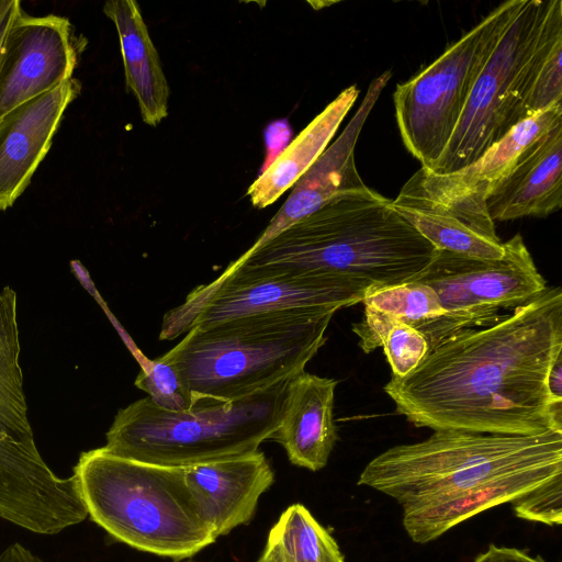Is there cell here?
<instances>
[{
  "label": "cell",
  "mask_w": 562,
  "mask_h": 562,
  "mask_svg": "<svg viewBox=\"0 0 562 562\" xmlns=\"http://www.w3.org/2000/svg\"><path fill=\"white\" fill-rule=\"evenodd\" d=\"M562 353V292L547 286L497 322L461 330L384 392L416 427L493 435L562 432L547 376Z\"/></svg>",
  "instance_id": "6da1fadb"
},
{
  "label": "cell",
  "mask_w": 562,
  "mask_h": 562,
  "mask_svg": "<svg viewBox=\"0 0 562 562\" xmlns=\"http://www.w3.org/2000/svg\"><path fill=\"white\" fill-rule=\"evenodd\" d=\"M391 201L372 189L337 196L231 263L339 276L373 288L411 281L437 249Z\"/></svg>",
  "instance_id": "7a4b0ae2"
},
{
  "label": "cell",
  "mask_w": 562,
  "mask_h": 562,
  "mask_svg": "<svg viewBox=\"0 0 562 562\" xmlns=\"http://www.w3.org/2000/svg\"><path fill=\"white\" fill-rule=\"evenodd\" d=\"M335 308H300L194 325L160 358L192 405L235 402L305 371L326 342Z\"/></svg>",
  "instance_id": "3957f363"
},
{
  "label": "cell",
  "mask_w": 562,
  "mask_h": 562,
  "mask_svg": "<svg viewBox=\"0 0 562 562\" xmlns=\"http://www.w3.org/2000/svg\"><path fill=\"white\" fill-rule=\"evenodd\" d=\"M74 474L90 519L134 549L179 561L217 539L181 467L123 458L101 447L82 452Z\"/></svg>",
  "instance_id": "277c9868"
},
{
  "label": "cell",
  "mask_w": 562,
  "mask_h": 562,
  "mask_svg": "<svg viewBox=\"0 0 562 562\" xmlns=\"http://www.w3.org/2000/svg\"><path fill=\"white\" fill-rule=\"evenodd\" d=\"M290 380L240 401L199 403L179 412L146 396L119 409L103 449L181 468L254 452L277 430Z\"/></svg>",
  "instance_id": "5b68a950"
},
{
  "label": "cell",
  "mask_w": 562,
  "mask_h": 562,
  "mask_svg": "<svg viewBox=\"0 0 562 562\" xmlns=\"http://www.w3.org/2000/svg\"><path fill=\"white\" fill-rule=\"evenodd\" d=\"M562 461V432L533 436L435 430L425 440L389 448L357 484L401 505L521 468Z\"/></svg>",
  "instance_id": "8992f818"
},
{
  "label": "cell",
  "mask_w": 562,
  "mask_h": 562,
  "mask_svg": "<svg viewBox=\"0 0 562 562\" xmlns=\"http://www.w3.org/2000/svg\"><path fill=\"white\" fill-rule=\"evenodd\" d=\"M562 37L561 0H522L479 74L435 173L476 161L526 119L524 103L537 67Z\"/></svg>",
  "instance_id": "52a82bcc"
},
{
  "label": "cell",
  "mask_w": 562,
  "mask_h": 562,
  "mask_svg": "<svg viewBox=\"0 0 562 562\" xmlns=\"http://www.w3.org/2000/svg\"><path fill=\"white\" fill-rule=\"evenodd\" d=\"M522 0L501 3L437 59L393 94L395 116L407 150L431 169L445 151L472 87Z\"/></svg>",
  "instance_id": "ba28073f"
},
{
  "label": "cell",
  "mask_w": 562,
  "mask_h": 562,
  "mask_svg": "<svg viewBox=\"0 0 562 562\" xmlns=\"http://www.w3.org/2000/svg\"><path fill=\"white\" fill-rule=\"evenodd\" d=\"M372 285L345 277L277 266L232 265L194 288L162 317L159 340H173L194 325L300 308L340 310L362 302Z\"/></svg>",
  "instance_id": "9c48e42d"
},
{
  "label": "cell",
  "mask_w": 562,
  "mask_h": 562,
  "mask_svg": "<svg viewBox=\"0 0 562 562\" xmlns=\"http://www.w3.org/2000/svg\"><path fill=\"white\" fill-rule=\"evenodd\" d=\"M503 244L504 255L498 259L437 249L411 280L430 286L445 311L418 329L429 351L461 330L497 322L504 315L499 311L519 307L547 289L521 235Z\"/></svg>",
  "instance_id": "30bf717a"
},
{
  "label": "cell",
  "mask_w": 562,
  "mask_h": 562,
  "mask_svg": "<svg viewBox=\"0 0 562 562\" xmlns=\"http://www.w3.org/2000/svg\"><path fill=\"white\" fill-rule=\"evenodd\" d=\"M20 352L16 294L4 286L0 291V518L7 521L24 514L54 475L29 420Z\"/></svg>",
  "instance_id": "8fae6325"
},
{
  "label": "cell",
  "mask_w": 562,
  "mask_h": 562,
  "mask_svg": "<svg viewBox=\"0 0 562 562\" xmlns=\"http://www.w3.org/2000/svg\"><path fill=\"white\" fill-rule=\"evenodd\" d=\"M391 205L438 250L481 259L504 255L484 193L453 188L420 167Z\"/></svg>",
  "instance_id": "7c38bea8"
},
{
  "label": "cell",
  "mask_w": 562,
  "mask_h": 562,
  "mask_svg": "<svg viewBox=\"0 0 562 562\" xmlns=\"http://www.w3.org/2000/svg\"><path fill=\"white\" fill-rule=\"evenodd\" d=\"M79 45L68 19L22 12L8 34L0 63V120L72 78Z\"/></svg>",
  "instance_id": "4fadbf2b"
},
{
  "label": "cell",
  "mask_w": 562,
  "mask_h": 562,
  "mask_svg": "<svg viewBox=\"0 0 562 562\" xmlns=\"http://www.w3.org/2000/svg\"><path fill=\"white\" fill-rule=\"evenodd\" d=\"M391 77L392 71L386 70L371 81L359 109L342 133L294 183L284 204L254 245L243 254L244 256L252 254L330 200L371 189L363 182L356 168L355 147L367 117Z\"/></svg>",
  "instance_id": "5bb4252c"
},
{
  "label": "cell",
  "mask_w": 562,
  "mask_h": 562,
  "mask_svg": "<svg viewBox=\"0 0 562 562\" xmlns=\"http://www.w3.org/2000/svg\"><path fill=\"white\" fill-rule=\"evenodd\" d=\"M561 474L562 461L549 462L443 490L402 505L403 527L414 542L425 544L460 522L501 504L513 503Z\"/></svg>",
  "instance_id": "9a60e30c"
},
{
  "label": "cell",
  "mask_w": 562,
  "mask_h": 562,
  "mask_svg": "<svg viewBox=\"0 0 562 562\" xmlns=\"http://www.w3.org/2000/svg\"><path fill=\"white\" fill-rule=\"evenodd\" d=\"M80 89V83L70 78L0 120V211L10 207L30 184Z\"/></svg>",
  "instance_id": "2e32d148"
},
{
  "label": "cell",
  "mask_w": 562,
  "mask_h": 562,
  "mask_svg": "<svg viewBox=\"0 0 562 562\" xmlns=\"http://www.w3.org/2000/svg\"><path fill=\"white\" fill-rule=\"evenodd\" d=\"M188 490L216 537L251 520L261 495L274 482L261 450L183 467Z\"/></svg>",
  "instance_id": "e0dca14e"
},
{
  "label": "cell",
  "mask_w": 562,
  "mask_h": 562,
  "mask_svg": "<svg viewBox=\"0 0 562 562\" xmlns=\"http://www.w3.org/2000/svg\"><path fill=\"white\" fill-rule=\"evenodd\" d=\"M562 205V123L526 148L488 190L491 218L546 217Z\"/></svg>",
  "instance_id": "ac0fdd59"
},
{
  "label": "cell",
  "mask_w": 562,
  "mask_h": 562,
  "mask_svg": "<svg viewBox=\"0 0 562 562\" xmlns=\"http://www.w3.org/2000/svg\"><path fill=\"white\" fill-rule=\"evenodd\" d=\"M337 380L301 372L286 385L282 417L270 439L290 462L310 471L323 469L337 441L334 398Z\"/></svg>",
  "instance_id": "d6986e66"
},
{
  "label": "cell",
  "mask_w": 562,
  "mask_h": 562,
  "mask_svg": "<svg viewBox=\"0 0 562 562\" xmlns=\"http://www.w3.org/2000/svg\"><path fill=\"white\" fill-rule=\"evenodd\" d=\"M103 12L119 34L126 87L137 99L143 121L157 126L168 114L170 91L138 3L111 0Z\"/></svg>",
  "instance_id": "ffe728a7"
},
{
  "label": "cell",
  "mask_w": 562,
  "mask_h": 562,
  "mask_svg": "<svg viewBox=\"0 0 562 562\" xmlns=\"http://www.w3.org/2000/svg\"><path fill=\"white\" fill-rule=\"evenodd\" d=\"M358 95L356 85L341 91L260 173L247 190L255 207L271 205L308 170L327 148Z\"/></svg>",
  "instance_id": "44dd1931"
},
{
  "label": "cell",
  "mask_w": 562,
  "mask_h": 562,
  "mask_svg": "<svg viewBox=\"0 0 562 562\" xmlns=\"http://www.w3.org/2000/svg\"><path fill=\"white\" fill-rule=\"evenodd\" d=\"M562 123V103L540 111L515 125L476 161L451 173H439L450 186L487 195L520 154L538 138Z\"/></svg>",
  "instance_id": "7402d4cb"
},
{
  "label": "cell",
  "mask_w": 562,
  "mask_h": 562,
  "mask_svg": "<svg viewBox=\"0 0 562 562\" xmlns=\"http://www.w3.org/2000/svg\"><path fill=\"white\" fill-rule=\"evenodd\" d=\"M262 552L271 562H345L335 538L302 504L283 510Z\"/></svg>",
  "instance_id": "603a6c76"
},
{
  "label": "cell",
  "mask_w": 562,
  "mask_h": 562,
  "mask_svg": "<svg viewBox=\"0 0 562 562\" xmlns=\"http://www.w3.org/2000/svg\"><path fill=\"white\" fill-rule=\"evenodd\" d=\"M352 331L359 337L363 352L383 347L392 375L396 378L411 373L429 351L418 330L369 306H364L363 319L352 324Z\"/></svg>",
  "instance_id": "cb8c5ba5"
},
{
  "label": "cell",
  "mask_w": 562,
  "mask_h": 562,
  "mask_svg": "<svg viewBox=\"0 0 562 562\" xmlns=\"http://www.w3.org/2000/svg\"><path fill=\"white\" fill-rule=\"evenodd\" d=\"M361 303L415 329L445 314L435 291L417 281L371 288Z\"/></svg>",
  "instance_id": "d4e9b609"
},
{
  "label": "cell",
  "mask_w": 562,
  "mask_h": 562,
  "mask_svg": "<svg viewBox=\"0 0 562 562\" xmlns=\"http://www.w3.org/2000/svg\"><path fill=\"white\" fill-rule=\"evenodd\" d=\"M135 386L147 393V397L160 408L179 412L192 406L191 395L178 373L160 357L146 360L135 379Z\"/></svg>",
  "instance_id": "484cf974"
},
{
  "label": "cell",
  "mask_w": 562,
  "mask_h": 562,
  "mask_svg": "<svg viewBox=\"0 0 562 562\" xmlns=\"http://www.w3.org/2000/svg\"><path fill=\"white\" fill-rule=\"evenodd\" d=\"M562 103V37H559L539 63L527 92L526 119Z\"/></svg>",
  "instance_id": "4316f807"
},
{
  "label": "cell",
  "mask_w": 562,
  "mask_h": 562,
  "mask_svg": "<svg viewBox=\"0 0 562 562\" xmlns=\"http://www.w3.org/2000/svg\"><path fill=\"white\" fill-rule=\"evenodd\" d=\"M515 515L525 520L547 526H560L562 521V474L558 475L531 492L515 499Z\"/></svg>",
  "instance_id": "83f0119b"
},
{
  "label": "cell",
  "mask_w": 562,
  "mask_h": 562,
  "mask_svg": "<svg viewBox=\"0 0 562 562\" xmlns=\"http://www.w3.org/2000/svg\"><path fill=\"white\" fill-rule=\"evenodd\" d=\"M473 562H544L540 558L529 555L516 548L490 544L487 550L480 553Z\"/></svg>",
  "instance_id": "f1b7e54d"
},
{
  "label": "cell",
  "mask_w": 562,
  "mask_h": 562,
  "mask_svg": "<svg viewBox=\"0 0 562 562\" xmlns=\"http://www.w3.org/2000/svg\"><path fill=\"white\" fill-rule=\"evenodd\" d=\"M22 12L19 0H0V63L8 34Z\"/></svg>",
  "instance_id": "f546056e"
},
{
  "label": "cell",
  "mask_w": 562,
  "mask_h": 562,
  "mask_svg": "<svg viewBox=\"0 0 562 562\" xmlns=\"http://www.w3.org/2000/svg\"><path fill=\"white\" fill-rule=\"evenodd\" d=\"M547 389L553 401H562V353L554 359L549 369Z\"/></svg>",
  "instance_id": "4dcf8cb0"
},
{
  "label": "cell",
  "mask_w": 562,
  "mask_h": 562,
  "mask_svg": "<svg viewBox=\"0 0 562 562\" xmlns=\"http://www.w3.org/2000/svg\"><path fill=\"white\" fill-rule=\"evenodd\" d=\"M0 562H44L20 543H13L0 553Z\"/></svg>",
  "instance_id": "1f68e13d"
},
{
  "label": "cell",
  "mask_w": 562,
  "mask_h": 562,
  "mask_svg": "<svg viewBox=\"0 0 562 562\" xmlns=\"http://www.w3.org/2000/svg\"><path fill=\"white\" fill-rule=\"evenodd\" d=\"M257 562H271V560L269 559V557L265 552H262V554L257 560Z\"/></svg>",
  "instance_id": "d6a6232c"
}]
</instances>
